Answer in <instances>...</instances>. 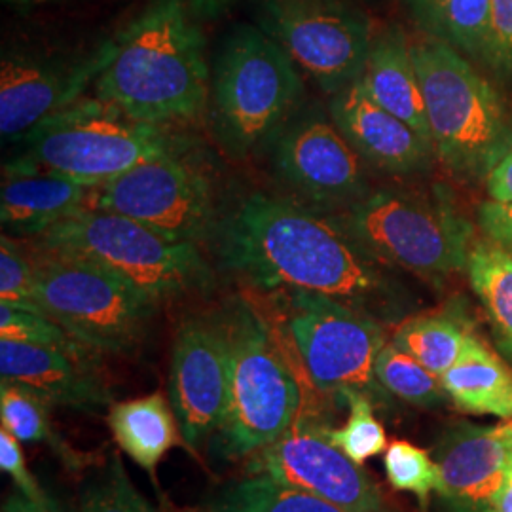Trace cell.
<instances>
[{"mask_svg": "<svg viewBox=\"0 0 512 512\" xmlns=\"http://www.w3.org/2000/svg\"><path fill=\"white\" fill-rule=\"evenodd\" d=\"M222 234L224 266L262 293L323 294L378 321L403 313L401 289L340 222L253 194L228 217Z\"/></svg>", "mask_w": 512, "mask_h": 512, "instance_id": "6da1fadb", "label": "cell"}, {"mask_svg": "<svg viewBox=\"0 0 512 512\" xmlns=\"http://www.w3.org/2000/svg\"><path fill=\"white\" fill-rule=\"evenodd\" d=\"M107 50L93 82L97 99L152 126L202 114L209 82L205 40L184 0H154Z\"/></svg>", "mask_w": 512, "mask_h": 512, "instance_id": "7a4b0ae2", "label": "cell"}, {"mask_svg": "<svg viewBox=\"0 0 512 512\" xmlns=\"http://www.w3.org/2000/svg\"><path fill=\"white\" fill-rule=\"evenodd\" d=\"M228 342V389L211 452L249 459L279 439L304 408H327L323 393L296 365L274 323L247 300L222 317Z\"/></svg>", "mask_w": 512, "mask_h": 512, "instance_id": "3957f363", "label": "cell"}, {"mask_svg": "<svg viewBox=\"0 0 512 512\" xmlns=\"http://www.w3.org/2000/svg\"><path fill=\"white\" fill-rule=\"evenodd\" d=\"M435 152L461 184L486 183L512 148V112L471 59L439 40L410 44Z\"/></svg>", "mask_w": 512, "mask_h": 512, "instance_id": "277c9868", "label": "cell"}, {"mask_svg": "<svg viewBox=\"0 0 512 512\" xmlns=\"http://www.w3.org/2000/svg\"><path fill=\"white\" fill-rule=\"evenodd\" d=\"M340 224L380 262L433 283L467 270L476 241L473 222L442 186L429 196L393 188L366 194Z\"/></svg>", "mask_w": 512, "mask_h": 512, "instance_id": "5b68a950", "label": "cell"}, {"mask_svg": "<svg viewBox=\"0 0 512 512\" xmlns=\"http://www.w3.org/2000/svg\"><path fill=\"white\" fill-rule=\"evenodd\" d=\"M37 239L38 247L105 268L156 304L203 291L211 283V272L196 243L173 241L109 211L82 209Z\"/></svg>", "mask_w": 512, "mask_h": 512, "instance_id": "8992f818", "label": "cell"}, {"mask_svg": "<svg viewBox=\"0 0 512 512\" xmlns=\"http://www.w3.org/2000/svg\"><path fill=\"white\" fill-rule=\"evenodd\" d=\"M25 145V152L8 165L95 186L148 158L173 152L160 126L133 120L101 99L57 112L25 137Z\"/></svg>", "mask_w": 512, "mask_h": 512, "instance_id": "52a82bcc", "label": "cell"}, {"mask_svg": "<svg viewBox=\"0 0 512 512\" xmlns=\"http://www.w3.org/2000/svg\"><path fill=\"white\" fill-rule=\"evenodd\" d=\"M275 330L293 348L296 365L323 395L357 389L378 393L374 365L382 351L384 325L365 311L323 294L277 291Z\"/></svg>", "mask_w": 512, "mask_h": 512, "instance_id": "ba28073f", "label": "cell"}, {"mask_svg": "<svg viewBox=\"0 0 512 512\" xmlns=\"http://www.w3.org/2000/svg\"><path fill=\"white\" fill-rule=\"evenodd\" d=\"M29 256L40 308L80 346L122 353L139 342L156 302L90 260L44 247Z\"/></svg>", "mask_w": 512, "mask_h": 512, "instance_id": "9c48e42d", "label": "cell"}, {"mask_svg": "<svg viewBox=\"0 0 512 512\" xmlns=\"http://www.w3.org/2000/svg\"><path fill=\"white\" fill-rule=\"evenodd\" d=\"M294 65L262 29L241 27L226 40L213 93L220 126L236 147H253L291 110L302 90Z\"/></svg>", "mask_w": 512, "mask_h": 512, "instance_id": "30bf717a", "label": "cell"}, {"mask_svg": "<svg viewBox=\"0 0 512 512\" xmlns=\"http://www.w3.org/2000/svg\"><path fill=\"white\" fill-rule=\"evenodd\" d=\"M327 408H304L279 439L249 458L247 473L274 478L348 512H397L374 476L329 439Z\"/></svg>", "mask_w": 512, "mask_h": 512, "instance_id": "8fae6325", "label": "cell"}, {"mask_svg": "<svg viewBox=\"0 0 512 512\" xmlns=\"http://www.w3.org/2000/svg\"><path fill=\"white\" fill-rule=\"evenodd\" d=\"M262 31L334 95L359 80L374 40L368 19L338 0H270Z\"/></svg>", "mask_w": 512, "mask_h": 512, "instance_id": "7c38bea8", "label": "cell"}, {"mask_svg": "<svg viewBox=\"0 0 512 512\" xmlns=\"http://www.w3.org/2000/svg\"><path fill=\"white\" fill-rule=\"evenodd\" d=\"M92 209L137 220L173 241L198 243L213 220L209 181L175 152L148 158L93 190Z\"/></svg>", "mask_w": 512, "mask_h": 512, "instance_id": "4fadbf2b", "label": "cell"}, {"mask_svg": "<svg viewBox=\"0 0 512 512\" xmlns=\"http://www.w3.org/2000/svg\"><path fill=\"white\" fill-rule=\"evenodd\" d=\"M228 389V342L222 321L186 319L177 330L169 372V401L190 452L219 427Z\"/></svg>", "mask_w": 512, "mask_h": 512, "instance_id": "5bb4252c", "label": "cell"}, {"mask_svg": "<svg viewBox=\"0 0 512 512\" xmlns=\"http://www.w3.org/2000/svg\"><path fill=\"white\" fill-rule=\"evenodd\" d=\"M275 164L281 177L311 200L353 203L366 196L365 165L334 122L308 118L283 135Z\"/></svg>", "mask_w": 512, "mask_h": 512, "instance_id": "9a60e30c", "label": "cell"}, {"mask_svg": "<svg viewBox=\"0 0 512 512\" xmlns=\"http://www.w3.org/2000/svg\"><path fill=\"white\" fill-rule=\"evenodd\" d=\"M440 497L454 512H490L512 454L511 420L501 425L459 423L435 446Z\"/></svg>", "mask_w": 512, "mask_h": 512, "instance_id": "2e32d148", "label": "cell"}, {"mask_svg": "<svg viewBox=\"0 0 512 512\" xmlns=\"http://www.w3.org/2000/svg\"><path fill=\"white\" fill-rule=\"evenodd\" d=\"M107 44L73 69H55L27 57H4L0 65V133L25 139L44 120L76 103L107 63Z\"/></svg>", "mask_w": 512, "mask_h": 512, "instance_id": "e0dca14e", "label": "cell"}, {"mask_svg": "<svg viewBox=\"0 0 512 512\" xmlns=\"http://www.w3.org/2000/svg\"><path fill=\"white\" fill-rule=\"evenodd\" d=\"M332 122L368 164L395 175L429 171L437 156L433 143L399 116L380 107L359 82L336 93Z\"/></svg>", "mask_w": 512, "mask_h": 512, "instance_id": "ac0fdd59", "label": "cell"}, {"mask_svg": "<svg viewBox=\"0 0 512 512\" xmlns=\"http://www.w3.org/2000/svg\"><path fill=\"white\" fill-rule=\"evenodd\" d=\"M0 376L50 406L97 412L112 404L107 387L84 365L80 351L0 340Z\"/></svg>", "mask_w": 512, "mask_h": 512, "instance_id": "d6986e66", "label": "cell"}, {"mask_svg": "<svg viewBox=\"0 0 512 512\" xmlns=\"http://www.w3.org/2000/svg\"><path fill=\"white\" fill-rule=\"evenodd\" d=\"M97 186L50 171L6 165L0 186L2 226L12 234L38 238L61 220L88 209Z\"/></svg>", "mask_w": 512, "mask_h": 512, "instance_id": "ffe728a7", "label": "cell"}, {"mask_svg": "<svg viewBox=\"0 0 512 512\" xmlns=\"http://www.w3.org/2000/svg\"><path fill=\"white\" fill-rule=\"evenodd\" d=\"M357 82L380 107L399 116L423 139L433 143L420 78L414 67L410 42L401 27H387L374 37L365 69Z\"/></svg>", "mask_w": 512, "mask_h": 512, "instance_id": "44dd1931", "label": "cell"}, {"mask_svg": "<svg viewBox=\"0 0 512 512\" xmlns=\"http://www.w3.org/2000/svg\"><path fill=\"white\" fill-rule=\"evenodd\" d=\"M107 423L118 448L145 469L154 484L167 452L188 448L175 408L162 393L110 404Z\"/></svg>", "mask_w": 512, "mask_h": 512, "instance_id": "7402d4cb", "label": "cell"}, {"mask_svg": "<svg viewBox=\"0 0 512 512\" xmlns=\"http://www.w3.org/2000/svg\"><path fill=\"white\" fill-rule=\"evenodd\" d=\"M440 382L459 412L512 420V370L482 338L476 336Z\"/></svg>", "mask_w": 512, "mask_h": 512, "instance_id": "603a6c76", "label": "cell"}, {"mask_svg": "<svg viewBox=\"0 0 512 512\" xmlns=\"http://www.w3.org/2000/svg\"><path fill=\"white\" fill-rule=\"evenodd\" d=\"M476 336L473 325L459 313L440 311L404 319L391 342L440 378L465 355Z\"/></svg>", "mask_w": 512, "mask_h": 512, "instance_id": "cb8c5ba5", "label": "cell"}, {"mask_svg": "<svg viewBox=\"0 0 512 512\" xmlns=\"http://www.w3.org/2000/svg\"><path fill=\"white\" fill-rule=\"evenodd\" d=\"M423 37L439 40L480 65L490 0H403Z\"/></svg>", "mask_w": 512, "mask_h": 512, "instance_id": "d4e9b609", "label": "cell"}, {"mask_svg": "<svg viewBox=\"0 0 512 512\" xmlns=\"http://www.w3.org/2000/svg\"><path fill=\"white\" fill-rule=\"evenodd\" d=\"M467 274L494 327L499 346L512 357V255L490 239L475 241Z\"/></svg>", "mask_w": 512, "mask_h": 512, "instance_id": "484cf974", "label": "cell"}, {"mask_svg": "<svg viewBox=\"0 0 512 512\" xmlns=\"http://www.w3.org/2000/svg\"><path fill=\"white\" fill-rule=\"evenodd\" d=\"M0 420L2 429L12 433L19 442L46 444L69 471L88 467V454L78 452L63 439L50 421V404L19 385H0Z\"/></svg>", "mask_w": 512, "mask_h": 512, "instance_id": "4316f807", "label": "cell"}, {"mask_svg": "<svg viewBox=\"0 0 512 512\" xmlns=\"http://www.w3.org/2000/svg\"><path fill=\"white\" fill-rule=\"evenodd\" d=\"M207 512H348L323 497L281 484L264 475H249L220 488Z\"/></svg>", "mask_w": 512, "mask_h": 512, "instance_id": "83f0119b", "label": "cell"}, {"mask_svg": "<svg viewBox=\"0 0 512 512\" xmlns=\"http://www.w3.org/2000/svg\"><path fill=\"white\" fill-rule=\"evenodd\" d=\"M374 374L387 393L412 406L435 408L446 399L439 376L393 342H387L378 353Z\"/></svg>", "mask_w": 512, "mask_h": 512, "instance_id": "f1b7e54d", "label": "cell"}, {"mask_svg": "<svg viewBox=\"0 0 512 512\" xmlns=\"http://www.w3.org/2000/svg\"><path fill=\"white\" fill-rule=\"evenodd\" d=\"M348 404L349 416L344 427L329 429V439L357 465H365L368 459L380 456L387 450V433L382 421L374 414L372 397L357 389H346L338 395Z\"/></svg>", "mask_w": 512, "mask_h": 512, "instance_id": "f546056e", "label": "cell"}, {"mask_svg": "<svg viewBox=\"0 0 512 512\" xmlns=\"http://www.w3.org/2000/svg\"><path fill=\"white\" fill-rule=\"evenodd\" d=\"M80 512H164L154 509L131 484L124 461L112 452L101 473L80 494Z\"/></svg>", "mask_w": 512, "mask_h": 512, "instance_id": "4dcf8cb0", "label": "cell"}, {"mask_svg": "<svg viewBox=\"0 0 512 512\" xmlns=\"http://www.w3.org/2000/svg\"><path fill=\"white\" fill-rule=\"evenodd\" d=\"M385 475L389 484L399 492H410L420 501L439 490L440 471L437 461L427 450L408 442L393 440L384 456Z\"/></svg>", "mask_w": 512, "mask_h": 512, "instance_id": "1f68e13d", "label": "cell"}, {"mask_svg": "<svg viewBox=\"0 0 512 512\" xmlns=\"http://www.w3.org/2000/svg\"><path fill=\"white\" fill-rule=\"evenodd\" d=\"M0 304L46 315L37 300L33 260L8 236L0 239Z\"/></svg>", "mask_w": 512, "mask_h": 512, "instance_id": "d6a6232c", "label": "cell"}, {"mask_svg": "<svg viewBox=\"0 0 512 512\" xmlns=\"http://www.w3.org/2000/svg\"><path fill=\"white\" fill-rule=\"evenodd\" d=\"M0 340L80 351V344L48 315L0 304Z\"/></svg>", "mask_w": 512, "mask_h": 512, "instance_id": "836d02e7", "label": "cell"}, {"mask_svg": "<svg viewBox=\"0 0 512 512\" xmlns=\"http://www.w3.org/2000/svg\"><path fill=\"white\" fill-rule=\"evenodd\" d=\"M480 65L497 82L512 84V0H490Z\"/></svg>", "mask_w": 512, "mask_h": 512, "instance_id": "e575fe53", "label": "cell"}, {"mask_svg": "<svg viewBox=\"0 0 512 512\" xmlns=\"http://www.w3.org/2000/svg\"><path fill=\"white\" fill-rule=\"evenodd\" d=\"M0 467L14 480L18 492L25 497H29L38 505L50 501L52 495L46 494L35 480V476L31 475L23 450L19 446V440L6 429H0Z\"/></svg>", "mask_w": 512, "mask_h": 512, "instance_id": "d590c367", "label": "cell"}, {"mask_svg": "<svg viewBox=\"0 0 512 512\" xmlns=\"http://www.w3.org/2000/svg\"><path fill=\"white\" fill-rule=\"evenodd\" d=\"M476 222L484 236L512 255V202H482L476 209Z\"/></svg>", "mask_w": 512, "mask_h": 512, "instance_id": "8d00e7d4", "label": "cell"}, {"mask_svg": "<svg viewBox=\"0 0 512 512\" xmlns=\"http://www.w3.org/2000/svg\"><path fill=\"white\" fill-rule=\"evenodd\" d=\"M486 190L494 202H512V148L486 179Z\"/></svg>", "mask_w": 512, "mask_h": 512, "instance_id": "74e56055", "label": "cell"}, {"mask_svg": "<svg viewBox=\"0 0 512 512\" xmlns=\"http://www.w3.org/2000/svg\"><path fill=\"white\" fill-rule=\"evenodd\" d=\"M2 512H73L71 509H67L65 505H61L57 499L50 497L48 503H42L38 505L35 501H31L29 497L21 494V492H12L8 495V499L4 501V507Z\"/></svg>", "mask_w": 512, "mask_h": 512, "instance_id": "f35d334b", "label": "cell"}, {"mask_svg": "<svg viewBox=\"0 0 512 512\" xmlns=\"http://www.w3.org/2000/svg\"><path fill=\"white\" fill-rule=\"evenodd\" d=\"M490 512H512V454L511 463H509V471H507V478H505V484H503L501 492H499L497 497H495L494 505H492V511Z\"/></svg>", "mask_w": 512, "mask_h": 512, "instance_id": "ab89813d", "label": "cell"}, {"mask_svg": "<svg viewBox=\"0 0 512 512\" xmlns=\"http://www.w3.org/2000/svg\"><path fill=\"white\" fill-rule=\"evenodd\" d=\"M192 8L200 14H217L230 0H190Z\"/></svg>", "mask_w": 512, "mask_h": 512, "instance_id": "60d3db41", "label": "cell"}, {"mask_svg": "<svg viewBox=\"0 0 512 512\" xmlns=\"http://www.w3.org/2000/svg\"><path fill=\"white\" fill-rule=\"evenodd\" d=\"M6 2H18V4H31V2H40V0H6Z\"/></svg>", "mask_w": 512, "mask_h": 512, "instance_id": "b9f144b4", "label": "cell"}]
</instances>
